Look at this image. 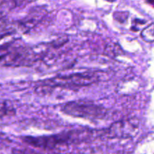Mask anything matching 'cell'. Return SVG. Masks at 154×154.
Wrapping results in <instances>:
<instances>
[{"label": "cell", "mask_w": 154, "mask_h": 154, "mask_svg": "<svg viewBox=\"0 0 154 154\" xmlns=\"http://www.w3.org/2000/svg\"><path fill=\"white\" fill-rule=\"evenodd\" d=\"M146 2H147L148 4L152 5L154 6V0H146Z\"/></svg>", "instance_id": "52a82bcc"}, {"label": "cell", "mask_w": 154, "mask_h": 154, "mask_svg": "<svg viewBox=\"0 0 154 154\" xmlns=\"http://www.w3.org/2000/svg\"><path fill=\"white\" fill-rule=\"evenodd\" d=\"M16 114V110L10 101H0V119L6 117H12Z\"/></svg>", "instance_id": "5b68a950"}, {"label": "cell", "mask_w": 154, "mask_h": 154, "mask_svg": "<svg viewBox=\"0 0 154 154\" xmlns=\"http://www.w3.org/2000/svg\"><path fill=\"white\" fill-rule=\"evenodd\" d=\"M141 37L146 42H154V23L148 25L141 31Z\"/></svg>", "instance_id": "8992f818"}, {"label": "cell", "mask_w": 154, "mask_h": 154, "mask_svg": "<svg viewBox=\"0 0 154 154\" xmlns=\"http://www.w3.org/2000/svg\"><path fill=\"white\" fill-rule=\"evenodd\" d=\"M61 110L64 114L71 117L89 120H100L105 118L108 114L106 108L90 101H71L64 104Z\"/></svg>", "instance_id": "7a4b0ae2"}, {"label": "cell", "mask_w": 154, "mask_h": 154, "mask_svg": "<svg viewBox=\"0 0 154 154\" xmlns=\"http://www.w3.org/2000/svg\"><path fill=\"white\" fill-rule=\"evenodd\" d=\"M139 120L137 118L124 119L112 123L108 129L100 132V136L107 138H129L137 135L139 129Z\"/></svg>", "instance_id": "277c9868"}, {"label": "cell", "mask_w": 154, "mask_h": 154, "mask_svg": "<svg viewBox=\"0 0 154 154\" xmlns=\"http://www.w3.org/2000/svg\"><path fill=\"white\" fill-rule=\"evenodd\" d=\"M96 134L99 136V132L98 131H93L91 129H73L55 135L38 137L24 136L22 137V141L25 144L35 148L54 150L87 141L95 136Z\"/></svg>", "instance_id": "6da1fadb"}, {"label": "cell", "mask_w": 154, "mask_h": 154, "mask_svg": "<svg viewBox=\"0 0 154 154\" xmlns=\"http://www.w3.org/2000/svg\"><path fill=\"white\" fill-rule=\"evenodd\" d=\"M99 81L97 75L89 72L74 73L69 75L57 76L42 81L38 88H78L87 87Z\"/></svg>", "instance_id": "3957f363"}]
</instances>
